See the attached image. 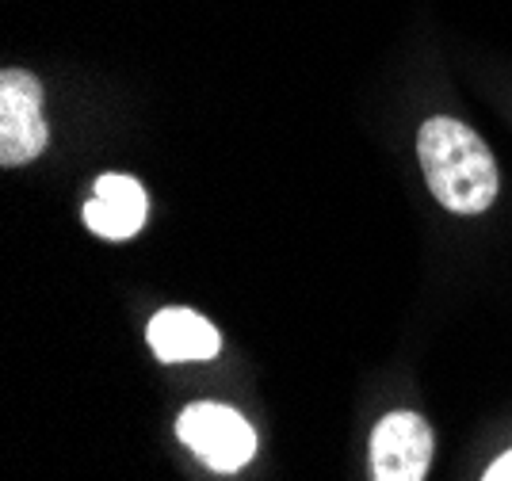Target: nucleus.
<instances>
[{"label":"nucleus","mask_w":512,"mask_h":481,"mask_svg":"<svg viewBox=\"0 0 512 481\" xmlns=\"http://www.w3.org/2000/svg\"><path fill=\"white\" fill-rule=\"evenodd\" d=\"M417 157L432 195L451 214H482L497 199V161L486 142L459 119H428L417 134Z\"/></svg>","instance_id":"f257e3e1"},{"label":"nucleus","mask_w":512,"mask_h":481,"mask_svg":"<svg viewBox=\"0 0 512 481\" xmlns=\"http://www.w3.org/2000/svg\"><path fill=\"white\" fill-rule=\"evenodd\" d=\"M176 436L218 474H237L256 451L253 424L241 417L237 409L214 405V401L188 405L180 413V420H176Z\"/></svg>","instance_id":"f03ea898"},{"label":"nucleus","mask_w":512,"mask_h":481,"mask_svg":"<svg viewBox=\"0 0 512 481\" xmlns=\"http://www.w3.org/2000/svg\"><path fill=\"white\" fill-rule=\"evenodd\" d=\"M43 84L23 69H4L0 77V165L16 168L46 149Z\"/></svg>","instance_id":"7ed1b4c3"},{"label":"nucleus","mask_w":512,"mask_h":481,"mask_svg":"<svg viewBox=\"0 0 512 481\" xmlns=\"http://www.w3.org/2000/svg\"><path fill=\"white\" fill-rule=\"evenodd\" d=\"M432 462V428L417 413H390L371 436L375 481H425Z\"/></svg>","instance_id":"20e7f679"},{"label":"nucleus","mask_w":512,"mask_h":481,"mask_svg":"<svg viewBox=\"0 0 512 481\" xmlns=\"http://www.w3.org/2000/svg\"><path fill=\"white\" fill-rule=\"evenodd\" d=\"M150 214V195L134 176H119L107 172L96 180V195L85 203V226L92 233H100L107 241H127L146 226Z\"/></svg>","instance_id":"39448f33"},{"label":"nucleus","mask_w":512,"mask_h":481,"mask_svg":"<svg viewBox=\"0 0 512 481\" xmlns=\"http://www.w3.org/2000/svg\"><path fill=\"white\" fill-rule=\"evenodd\" d=\"M150 348L161 363H195V359H214L222 340L207 317L184 306H169L150 321Z\"/></svg>","instance_id":"423d86ee"},{"label":"nucleus","mask_w":512,"mask_h":481,"mask_svg":"<svg viewBox=\"0 0 512 481\" xmlns=\"http://www.w3.org/2000/svg\"><path fill=\"white\" fill-rule=\"evenodd\" d=\"M482 481H512V451L509 455H501V459L493 462L490 470H486V478Z\"/></svg>","instance_id":"0eeeda50"}]
</instances>
